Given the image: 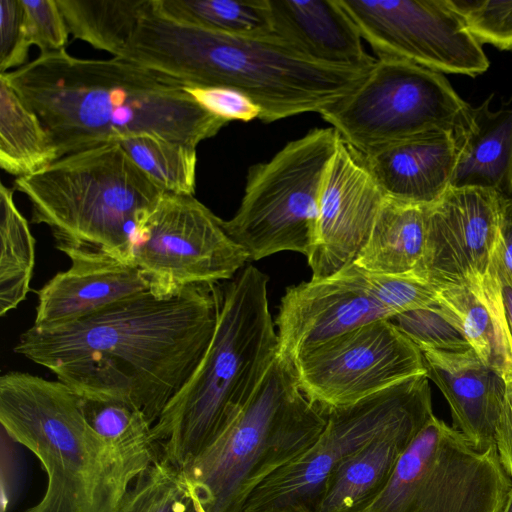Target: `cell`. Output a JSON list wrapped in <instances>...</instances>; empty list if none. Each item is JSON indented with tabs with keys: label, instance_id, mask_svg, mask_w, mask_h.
<instances>
[{
	"label": "cell",
	"instance_id": "cell-5",
	"mask_svg": "<svg viewBox=\"0 0 512 512\" xmlns=\"http://www.w3.org/2000/svg\"><path fill=\"white\" fill-rule=\"evenodd\" d=\"M268 281L266 274L249 265L222 287L218 320L205 355L152 425L160 458L179 470L238 416L278 355Z\"/></svg>",
	"mask_w": 512,
	"mask_h": 512
},
{
	"label": "cell",
	"instance_id": "cell-26",
	"mask_svg": "<svg viewBox=\"0 0 512 512\" xmlns=\"http://www.w3.org/2000/svg\"><path fill=\"white\" fill-rule=\"evenodd\" d=\"M57 160L53 141L39 117L0 75V167L23 177Z\"/></svg>",
	"mask_w": 512,
	"mask_h": 512
},
{
	"label": "cell",
	"instance_id": "cell-30",
	"mask_svg": "<svg viewBox=\"0 0 512 512\" xmlns=\"http://www.w3.org/2000/svg\"><path fill=\"white\" fill-rule=\"evenodd\" d=\"M115 143L163 191L194 195L196 147L150 134L125 136Z\"/></svg>",
	"mask_w": 512,
	"mask_h": 512
},
{
	"label": "cell",
	"instance_id": "cell-21",
	"mask_svg": "<svg viewBox=\"0 0 512 512\" xmlns=\"http://www.w3.org/2000/svg\"><path fill=\"white\" fill-rule=\"evenodd\" d=\"M273 32L314 61L370 70L376 59L338 0H268Z\"/></svg>",
	"mask_w": 512,
	"mask_h": 512
},
{
	"label": "cell",
	"instance_id": "cell-37",
	"mask_svg": "<svg viewBox=\"0 0 512 512\" xmlns=\"http://www.w3.org/2000/svg\"><path fill=\"white\" fill-rule=\"evenodd\" d=\"M30 43L21 0H0V74L24 66Z\"/></svg>",
	"mask_w": 512,
	"mask_h": 512
},
{
	"label": "cell",
	"instance_id": "cell-9",
	"mask_svg": "<svg viewBox=\"0 0 512 512\" xmlns=\"http://www.w3.org/2000/svg\"><path fill=\"white\" fill-rule=\"evenodd\" d=\"M511 487L495 445L479 449L433 415L357 512H501Z\"/></svg>",
	"mask_w": 512,
	"mask_h": 512
},
{
	"label": "cell",
	"instance_id": "cell-36",
	"mask_svg": "<svg viewBox=\"0 0 512 512\" xmlns=\"http://www.w3.org/2000/svg\"><path fill=\"white\" fill-rule=\"evenodd\" d=\"M27 38L41 53L66 50L68 28L56 0H21Z\"/></svg>",
	"mask_w": 512,
	"mask_h": 512
},
{
	"label": "cell",
	"instance_id": "cell-2",
	"mask_svg": "<svg viewBox=\"0 0 512 512\" xmlns=\"http://www.w3.org/2000/svg\"><path fill=\"white\" fill-rule=\"evenodd\" d=\"M0 75L39 117L58 159L137 134L196 147L229 123L195 102L185 91L193 85L124 58L61 50Z\"/></svg>",
	"mask_w": 512,
	"mask_h": 512
},
{
	"label": "cell",
	"instance_id": "cell-38",
	"mask_svg": "<svg viewBox=\"0 0 512 512\" xmlns=\"http://www.w3.org/2000/svg\"><path fill=\"white\" fill-rule=\"evenodd\" d=\"M185 91L199 106L228 122H248L260 118V108L238 90L218 86H188Z\"/></svg>",
	"mask_w": 512,
	"mask_h": 512
},
{
	"label": "cell",
	"instance_id": "cell-40",
	"mask_svg": "<svg viewBox=\"0 0 512 512\" xmlns=\"http://www.w3.org/2000/svg\"><path fill=\"white\" fill-rule=\"evenodd\" d=\"M494 253L512 274V197L502 196L500 199L498 238Z\"/></svg>",
	"mask_w": 512,
	"mask_h": 512
},
{
	"label": "cell",
	"instance_id": "cell-20",
	"mask_svg": "<svg viewBox=\"0 0 512 512\" xmlns=\"http://www.w3.org/2000/svg\"><path fill=\"white\" fill-rule=\"evenodd\" d=\"M387 198L430 206L451 185L456 148L451 131H432L362 153Z\"/></svg>",
	"mask_w": 512,
	"mask_h": 512
},
{
	"label": "cell",
	"instance_id": "cell-34",
	"mask_svg": "<svg viewBox=\"0 0 512 512\" xmlns=\"http://www.w3.org/2000/svg\"><path fill=\"white\" fill-rule=\"evenodd\" d=\"M82 408L91 427L109 442L120 443L152 428L140 409L123 400L82 396Z\"/></svg>",
	"mask_w": 512,
	"mask_h": 512
},
{
	"label": "cell",
	"instance_id": "cell-24",
	"mask_svg": "<svg viewBox=\"0 0 512 512\" xmlns=\"http://www.w3.org/2000/svg\"><path fill=\"white\" fill-rule=\"evenodd\" d=\"M406 420L342 460L312 512H357L387 484L400 456L433 416Z\"/></svg>",
	"mask_w": 512,
	"mask_h": 512
},
{
	"label": "cell",
	"instance_id": "cell-7",
	"mask_svg": "<svg viewBox=\"0 0 512 512\" xmlns=\"http://www.w3.org/2000/svg\"><path fill=\"white\" fill-rule=\"evenodd\" d=\"M326 423L292 364L277 355L238 416L180 471L204 512H241L250 493L310 448Z\"/></svg>",
	"mask_w": 512,
	"mask_h": 512
},
{
	"label": "cell",
	"instance_id": "cell-25",
	"mask_svg": "<svg viewBox=\"0 0 512 512\" xmlns=\"http://www.w3.org/2000/svg\"><path fill=\"white\" fill-rule=\"evenodd\" d=\"M426 223L427 206L386 197L354 264L373 274L419 277L426 246Z\"/></svg>",
	"mask_w": 512,
	"mask_h": 512
},
{
	"label": "cell",
	"instance_id": "cell-28",
	"mask_svg": "<svg viewBox=\"0 0 512 512\" xmlns=\"http://www.w3.org/2000/svg\"><path fill=\"white\" fill-rule=\"evenodd\" d=\"M14 190L0 185V316L26 299L35 265V238L15 204Z\"/></svg>",
	"mask_w": 512,
	"mask_h": 512
},
{
	"label": "cell",
	"instance_id": "cell-15",
	"mask_svg": "<svg viewBox=\"0 0 512 512\" xmlns=\"http://www.w3.org/2000/svg\"><path fill=\"white\" fill-rule=\"evenodd\" d=\"M501 197L492 189L450 186L427 206L419 277L439 288L485 276L497 243Z\"/></svg>",
	"mask_w": 512,
	"mask_h": 512
},
{
	"label": "cell",
	"instance_id": "cell-6",
	"mask_svg": "<svg viewBox=\"0 0 512 512\" xmlns=\"http://www.w3.org/2000/svg\"><path fill=\"white\" fill-rule=\"evenodd\" d=\"M13 188L56 245L91 247L133 264L140 226L165 193L117 143L66 155L17 177Z\"/></svg>",
	"mask_w": 512,
	"mask_h": 512
},
{
	"label": "cell",
	"instance_id": "cell-33",
	"mask_svg": "<svg viewBox=\"0 0 512 512\" xmlns=\"http://www.w3.org/2000/svg\"><path fill=\"white\" fill-rule=\"evenodd\" d=\"M480 44L512 50V0H448Z\"/></svg>",
	"mask_w": 512,
	"mask_h": 512
},
{
	"label": "cell",
	"instance_id": "cell-22",
	"mask_svg": "<svg viewBox=\"0 0 512 512\" xmlns=\"http://www.w3.org/2000/svg\"><path fill=\"white\" fill-rule=\"evenodd\" d=\"M490 95L482 104H470L451 130L456 165L451 187L492 189L512 197V99L497 111Z\"/></svg>",
	"mask_w": 512,
	"mask_h": 512
},
{
	"label": "cell",
	"instance_id": "cell-13",
	"mask_svg": "<svg viewBox=\"0 0 512 512\" xmlns=\"http://www.w3.org/2000/svg\"><path fill=\"white\" fill-rule=\"evenodd\" d=\"M293 368L303 394L325 412L426 374L422 352L389 319L300 355Z\"/></svg>",
	"mask_w": 512,
	"mask_h": 512
},
{
	"label": "cell",
	"instance_id": "cell-19",
	"mask_svg": "<svg viewBox=\"0 0 512 512\" xmlns=\"http://www.w3.org/2000/svg\"><path fill=\"white\" fill-rule=\"evenodd\" d=\"M426 376L447 400L453 427L474 446L495 445V428L506 392V382L477 356L461 352H422Z\"/></svg>",
	"mask_w": 512,
	"mask_h": 512
},
{
	"label": "cell",
	"instance_id": "cell-35",
	"mask_svg": "<svg viewBox=\"0 0 512 512\" xmlns=\"http://www.w3.org/2000/svg\"><path fill=\"white\" fill-rule=\"evenodd\" d=\"M362 271L372 295L394 316L405 311L430 306L437 301L438 287L422 278L412 275H381Z\"/></svg>",
	"mask_w": 512,
	"mask_h": 512
},
{
	"label": "cell",
	"instance_id": "cell-16",
	"mask_svg": "<svg viewBox=\"0 0 512 512\" xmlns=\"http://www.w3.org/2000/svg\"><path fill=\"white\" fill-rule=\"evenodd\" d=\"M385 198L363 154L338 135L321 191L317 242L307 258L312 278L332 276L354 263Z\"/></svg>",
	"mask_w": 512,
	"mask_h": 512
},
{
	"label": "cell",
	"instance_id": "cell-1",
	"mask_svg": "<svg viewBox=\"0 0 512 512\" xmlns=\"http://www.w3.org/2000/svg\"><path fill=\"white\" fill-rule=\"evenodd\" d=\"M221 300L219 283L166 298L148 290L72 323L31 326L14 351L83 397L131 403L153 425L205 355Z\"/></svg>",
	"mask_w": 512,
	"mask_h": 512
},
{
	"label": "cell",
	"instance_id": "cell-3",
	"mask_svg": "<svg viewBox=\"0 0 512 512\" xmlns=\"http://www.w3.org/2000/svg\"><path fill=\"white\" fill-rule=\"evenodd\" d=\"M193 86L238 90L270 123L320 113L352 92L369 70L312 60L276 36L225 34L173 21L148 0L123 54Z\"/></svg>",
	"mask_w": 512,
	"mask_h": 512
},
{
	"label": "cell",
	"instance_id": "cell-11",
	"mask_svg": "<svg viewBox=\"0 0 512 512\" xmlns=\"http://www.w3.org/2000/svg\"><path fill=\"white\" fill-rule=\"evenodd\" d=\"M326 414V426L315 443L258 485L241 512H277L291 506L313 511L342 460L398 424L433 414L429 379L426 374L413 376Z\"/></svg>",
	"mask_w": 512,
	"mask_h": 512
},
{
	"label": "cell",
	"instance_id": "cell-42",
	"mask_svg": "<svg viewBox=\"0 0 512 512\" xmlns=\"http://www.w3.org/2000/svg\"><path fill=\"white\" fill-rule=\"evenodd\" d=\"M185 512H200L198 502L191 493L187 500Z\"/></svg>",
	"mask_w": 512,
	"mask_h": 512
},
{
	"label": "cell",
	"instance_id": "cell-10",
	"mask_svg": "<svg viewBox=\"0 0 512 512\" xmlns=\"http://www.w3.org/2000/svg\"><path fill=\"white\" fill-rule=\"evenodd\" d=\"M469 103L440 72L378 58L348 95L319 114L361 153L432 131H451Z\"/></svg>",
	"mask_w": 512,
	"mask_h": 512
},
{
	"label": "cell",
	"instance_id": "cell-14",
	"mask_svg": "<svg viewBox=\"0 0 512 512\" xmlns=\"http://www.w3.org/2000/svg\"><path fill=\"white\" fill-rule=\"evenodd\" d=\"M378 58L471 77L489 60L448 0H338Z\"/></svg>",
	"mask_w": 512,
	"mask_h": 512
},
{
	"label": "cell",
	"instance_id": "cell-41",
	"mask_svg": "<svg viewBox=\"0 0 512 512\" xmlns=\"http://www.w3.org/2000/svg\"><path fill=\"white\" fill-rule=\"evenodd\" d=\"M493 264L500 283L505 316L512 338V274L504 268L495 253H493Z\"/></svg>",
	"mask_w": 512,
	"mask_h": 512
},
{
	"label": "cell",
	"instance_id": "cell-39",
	"mask_svg": "<svg viewBox=\"0 0 512 512\" xmlns=\"http://www.w3.org/2000/svg\"><path fill=\"white\" fill-rule=\"evenodd\" d=\"M495 446L505 471L512 479V382L506 384L505 397L495 428Z\"/></svg>",
	"mask_w": 512,
	"mask_h": 512
},
{
	"label": "cell",
	"instance_id": "cell-32",
	"mask_svg": "<svg viewBox=\"0 0 512 512\" xmlns=\"http://www.w3.org/2000/svg\"><path fill=\"white\" fill-rule=\"evenodd\" d=\"M391 321L421 352L461 353L472 349L462 331L437 301L430 306L399 313Z\"/></svg>",
	"mask_w": 512,
	"mask_h": 512
},
{
	"label": "cell",
	"instance_id": "cell-8",
	"mask_svg": "<svg viewBox=\"0 0 512 512\" xmlns=\"http://www.w3.org/2000/svg\"><path fill=\"white\" fill-rule=\"evenodd\" d=\"M337 139L332 127L315 128L288 142L269 161L249 168L236 214L222 221L249 260L282 251L306 258L312 254L321 191Z\"/></svg>",
	"mask_w": 512,
	"mask_h": 512
},
{
	"label": "cell",
	"instance_id": "cell-29",
	"mask_svg": "<svg viewBox=\"0 0 512 512\" xmlns=\"http://www.w3.org/2000/svg\"><path fill=\"white\" fill-rule=\"evenodd\" d=\"M156 11L187 25L225 34L273 35L268 0H153Z\"/></svg>",
	"mask_w": 512,
	"mask_h": 512
},
{
	"label": "cell",
	"instance_id": "cell-45",
	"mask_svg": "<svg viewBox=\"0 0 512 512\" xmlns=\"http://www.w3.org/2000/svg\"><path fill=\"white\" fill-rule=\"evenodd\" d=\"M197 502H198V501H197ZM198 505H199V503H198ZM199 508H200V512H204V511L202 510V508H201V506H200V505H199Z\"/></svg>",
	"mask_w": 512,
	"mask_h": 512
},
{
	"label": "cell",
	"instance_id": "cell-4",
	"mask_svg": "<svg viewBox=\"0 0 512 512\" xmlns=\"http://www.w3.org/2000/svg\"><path fill=\"white\" fill-rule=\"evenodd\" d=\"M0 423L47 475L43 497L24 512H115L137 476L161 455L151 429L109 442L88 423L73 388L27 372L1 376Z\"/></svg>",
	"mask_w": 512,
	"mask_h": 512
},
{
	"label": "cell",
	"instance_id": "cell-23",
	"mask_svg": "<svg viewBox=\"0 0 512 512\" xmlns=\"http://www.w3.org/2000/svg\"><path fill=\"white\" fill-rule=\"evenodd\" d=\"M437 303L459 327L485 365L512 382V338L493 264L472 281L438 288Z\"/></svg>",
	"mask_w": 512,
	"mask_h": 512
},
{
	"label": "cell",
	"instance_id": "cell-44",
	"mask_svg": "<svg viewBox=\"0 0 512 512\" xmlns=\"http://www.w3.org/2000/svg\"><path fill=\"white\" fill-rule=\"evenodd\" d=\"M277 512H312V511L307 508L300 507V506H291V507L284 508Z\"/></svg>",
	"mask_w": 512,
	"mask_h": 512
},
{
	"label": "cell",
	"instance_id": "cell-43",
	"mask_svg": "<svg viewBox=\"0 0 512 512\" xmlns=\"http://www.w3.org/2000/svg\"><path fill=\"white\" fill-rule=\"evenodd\" d=\"M501 512H512V487L508 493L505 504Z\"/></svg>",
	"mask_w": 512,
	"mask_h": 512
},
{
	"label": "cell",
	"instance_id": "cell-27",
	"mask_svg": "<svg viewBox=\"0 0 512 512\" xmlns=\"http://www.w3.org/2000/svg\"><path fill=\"white\" fill-rule=\"evenodd\" d=\"M69 33L121 57L147 0H56Z\"/></svg>",
	"mask_w": 512,
	"mask_h": 512
},
{
	"label": "cell",
	"instance_id": "cell-31",
	"mask_svg": "<svg viewBox=\"0 0 512 512\" xmlns=\"http://www.w3.org/2000/svg\"><path fill=\"white\" fill-rule=\"evenodd\" d=\"M189 496L181 471L160 458L137 476L115 512H185Z\"/></svg>",
	"mask_w": 512,
	"mask_h": 512
},
{
	"label": "cell",
	"instance_id": "cell-18",
	"mask_svg": "<svg viewBox=\"0 0 512 512\" xmlns=\"http://www.w3.org/2000/svg\"><path fill=\"white\" fill-rule=\"evenodd\" d=\"M71 265L38 291L32 326L54 328L80 320L111 304L149 290L133 263L85 246L56 245Z\"/></svg>",
	"mask_w": 512,
	"mask_h": 512
},
{
	"label": "cell",
	"instance_id": "cell-12",
	"mask_svg": "<svg viewBox=\"0 0 512 512\" xmlns=\"http://www.w3.org/2000/svg\"><path fill=\"white\" fill-rule=\"evenodd\" d=\"M222 219L194 195L165 192L142 222L134 248L139 268L156 297L236 276L248 254L225 231Z\"/></svg>",
	"mask_w": 512,
	"mask_h": 512
},
{
	"label": "cell",
	"instance_id": "cell-17",
	"mask_svg": "<svg viewBox=\"0 0 512 512\" xmlns=\"http://www.w3.org/2000/svg\"><path fill=\"white\" fill-rule=\"evenodd\" d=\"M394 315L370 292L354 263L338 273L290 286L276 318L278 355L292 364L302 354L360 326Z\"/></svg>",
	"mask_w": 512,
	"mask_h": 512
}]
</instances>
